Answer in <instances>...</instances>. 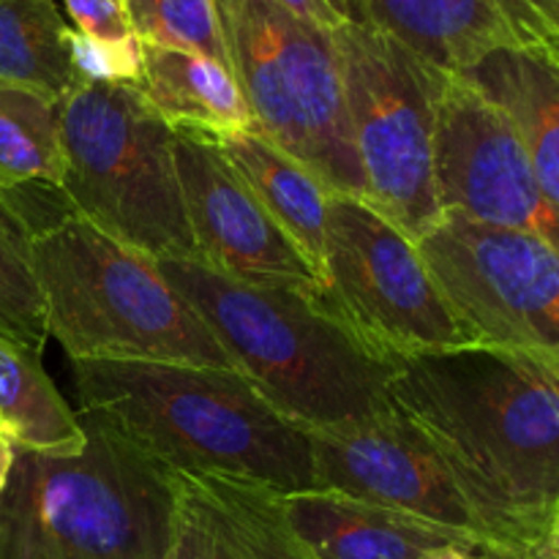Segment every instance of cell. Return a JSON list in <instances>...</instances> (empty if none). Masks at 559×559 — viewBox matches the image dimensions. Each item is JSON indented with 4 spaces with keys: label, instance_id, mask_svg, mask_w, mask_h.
<instances>
[{
    "label": "cell",
    "instance_id": "obj_1",
    "mask_svg": "<svg viewBox=\"0 0 559 559\" xmlns=\"http://www.w3.org/2000/svg\"><path fill=\"white\" fill-rule=\"evenodd\" d=\"M388 407L440 456L486 555L546 549L559 506V380L491 347L393 360Z\"/></svg>",
    "mask_w": 559,
    "mask_h": 559
},
{
    "label": "cell",
    "instance_id": "obj_2",
    "mask_svg": "<svg viewBox=\"0 0 559 559\" xmlns=\"http://www.w3.org/2000/svg\"><path fill=\"white\" fill-rule=\"evenodd\" d=\"M80 413L178 473L227 475L282 495L314 491L309 431L235 369L71 360Z\"/></svg>",
    "mask_w": 559,
    "mask_h": 559
},
{
    "label": "cell",
    "instance_id": "obj_3",
    "mask_svg": "<svg viewBox=\"0 0 559 559\" xmlns=\"http://www.w3.org/2000/svg\"><path fill=\"white\" fill-rule=\"evenodd\" d=\"M233 369L287 420L309 429L388 409L393 360L360 342L328 306L293 289L254 287L202 262H158Z\"/></svg>",
    "mask_w": 559,
    "mask_h": 559
},
{
    "label": "cell",
    "instance_id": "obj_4",
    "mask_svg": "<svg viewBox=\"0 0 559 559\" xmlns=\"http://www.w3.org/2000/svg\"><path fill=\"white\" fill-rule=\"evenodd\" d=\"M74 456L14 445L0 495V559H162L175 516L169 469L82 415Z\"/></svg>",
    "mask_w": 559,
    "mask_h": 559
},
{
    "label": "cell",
    "instance_id": "obj_5",
    "mask_svg": "<svg viewBox=\"0 0 559 559\" xmlns=\"http://www.w3.org/2000/svg\"><path fill=\"white\" fill-rule=\"evenodd\" d=\"M49 336L71 360H153L233 369L158 262L71 211L33 235Z\"/></svg>",
    "mask_w": 559,
    "mask_h": 559
},
{
    "label": "cell",
    "instance_id": "obj_6",
    "mask_svg": "<svg viewBox=\"0 0 559 559\" xmlns=\"http://www.w3.org/2000/svg\"><path fill=\"white\" fill-rule=\"evenodd\" d=\"M63 189L82 218L164 262H200L173 153V126L134 82L76 85L60 98Z\"/></svg>",
    "mask_w": 559,
    "mask_h": 559
},
{
    "label": "cell",
    "instance_id": "obj_7",
    "mask_svg": "<svg viewBox=\"0 0 559 559\" xmlns=\"http://www.w3.org/2000/svg\"><path fill=\"white\" fill-rule=\"evenodd\" d=\"M227 63L262 136L333 194L364 200L333 36L276 0H213Z\"/></svg>",
    "mask_w": 559,
    "mask_h": 559
},
{
    "label": "cell",
    "instance_id": "obj_8",
    "mask_svg": "<svg viewBox=\"0 0 559 559\" xmlns=\"http://www.w3.org/2000/svg\"><path fill=\"white\" fill-rule=\"evenodd\" d=\"M331 36L364 202L418 243L445 218L435 186V126L451 71L358 22Z\"/></svg>",
    "mask_w": 559,
    "mask_h": 559
},
{
    "label": "cell",
    "instance_id": "obj_9",
    "mask_svg": "<svg viewBox=\"0 0 559 559\" xmlns=\"http://www.w3.org/2000/svg\"><path fill=\"white\" fill-rule=\"evenodd\" d=\"M320 276L328 309L388 360L475 347L418 243L364 200L328 202Z\"/></svg>",
    "mask_w": 559,
    "mask_h": 559
},
{
    "label": "cell",
    "instance_id": "obj_10",
    "mask_svg": "<svg viewBox=\"0 0 559 559\" xmlns=\"http://www.w3.org/2000/svg\"><path fill=\"white\" fill-rule=\"evenodd\" d=\"M418 251L478 347L522 355L559 380V251L459 216L442 218Z\"/></svg>",
    "mask_w": 559,
    "mask_h": 559
},
{
    "label": "cell",
    "instance_id": "obj_11",
    "mask_svg": "<svg viewBox=\"0 0 559 559\" xmlns=\"http://www.w3.org/2000/svg\"><path fill=\"white\" fill-rule=\"evenodd\" d=\"M435 186L442 216L535 235L559 251V211L516 126L464 74L445 76L437 104Z\"/></svg>",
    "mask_w": 559,
    "mask_h": 559
},
{
    "label": "cell",
    "instance_id": "obj_12",
    "mask_svg": "<svg viewBox=\"0 0 559 559\" xmlns=\"http://www.w3.org/2000/svg\"><path fill=\"white\" fill-rule=\"evenodd\" d=\"M173 153L202 265L235 282L293 289L325 306L320 273L224 158L216 136L173 129Z\"/></svg>",
    "mask_w": 559,
    "mask_h": 559
},
{
    "label": "cell",
    "instance_id": "obj_13",
    "mask_svg": "<svg viewBox=\"0 0 559 559\" xmlns=\"http://www.w3.org/2000/svg\"><path fill=\"white\" fill-rule=\"evenodd\" d=\"M320 491L358 497L440 524L486 551L480 524L429 442L391 407L347 424L309 429Z\"/></svg>",
    "mask_w": 559,
    "mask_h": 559
},
{
    "label": "cell",
    "instance_id": "obj_14",
    "mask_svg": "<svg viewBox=\"0 0 559 559\" xmlns=\"http://www.w3.org/2000/svg\"><path fill=\"white\" fill-rule=\"evenodd\" d=\"M347 9L353 22L451 74L502 49H559L551 0H347Z\"/></svg>",
    "mask_w": 559,
    "mask_h": 559
},
{
    "label": "cell",
    "instance_id": "obj_15",
    "mask_svg": "<svg viewBox=\"0 0 559 559\" xmlns=\"http://www.w3.org/2000/svg\"><path fill=\"white\" fill-rule=\"evenodd\" d=\"M175 516L162 559H314L284 516V495L227 475L169 469Z\"/></svg>",
    "mask_w": 559,
    "mask_h": 559
},
{
    "label": "cell",
    "instance_id": "obj_16",
    "mask_svg": "<svg viewBox=\"0 0 559 559\" xmlns=\"http://www.w3.org/2000/svg\"><path fill=\"white\" fill-rule=\"evenodd\" d=\"M284 516L314 559H424L445 546L480 551L440 524L336 491L284 495Z\"/></svg>",
    "mask_w": 559,
    "mask_h": 559
},
{
    "label": "cell",
    "instance_id": "obj_17",
    "mask_svg": "<svg viewBox=\"0 0 559 559\" xmlns=\"http://www.w3.org/2000/svg\"><path fill=\"white\" fill-rule=\"evenodd\" d=\"M464 76L513 120L546 197L559 211V49H502Z\"/></svg>",
    "mask_w": 559,
    "mask_h": 559
},
{
    "label": "cell",
    "instance_id": "obj_18",
    "mask_svg": "<svg viewBox=\"0 0 559 559\" xmlns=\"http://www.w3.org/2000/svg\"><path fill=\"white\" fill-rule=\"evenodd\" d=\"M136 85L173 129H194L211 136L257 131L233 71L205 55L142 41Z\"/></svg>",
    "mask_w": 559,
    "mask_h": 559
},
{
    "label": "cell",
    "instance_id": "obj_19",
    "mask_svg": "<svg viewBox=\"0 0 559 559\" xmlns=\"http://www.w3.org/2000/svg\"><path fill=\"white\" fill-rule=\"evenodd\" d=\"M216 142L224 158L271 213L273 222L293 238V243L320 273L325 257L328 202L333 191L309 167L273 145L260 131L224 134L216 136Z\"/></svg>",
    "mask_w": 559,
    "mask_h": 559
},
{
    "label": "cell",
    "instance_id": "obj_20",
    "mask_svg": "<svg viewBox=\"0 0 559 559\" xmlns=\"http://www.w3.org/2000/svg\"><path fill=\"white\" fill-rule=\"evenodd\" d=\"M0 418L14 445L74 456L87 435L41 366V355L0 336Z\"/></svg>",
    "mask_w": 559,
    "mask_h": 559
},
{
    "label": "cell",
    "instance_id": "obj_21",
    "mask_svg": "<svg viewBox=\"0 0 559 559\" xmlns=\"http://www.w3.org/2000/svg\"><path fill=\"white\" fill-rule=\"evenodd\" d=\"M60 98L0 80V191L63 180Z\"/></svg>",
    "mask_w": 559,
    "mask_h": 559
},
{
    "label": "cell",
    "instance_id": "obj_22",
    "mask_svg": "<svg viewBox=\"0 0 559 559\" xmlns=\"http://www.w3.org/2000/svg\"><path fill=\"white\" fill-rule=\"evenodd\" d=\"M66 31L55 0H0V80L38 87L55 98L74 91Z\"/></svg>",
    "mask_w": 559,
    "mask_h": 559
},
{
    "label": "cell",
    "instance_id": "obj_23",
    "mask_svg": "<svg viewBox=\"0 0 559 559\" xmlns=\"http://www.w3.org/2000/svg\"><path fill=\"white\" fill-rule=\"evenodd\" d=\"M33 224L14 191H0V336L41 355L47 311L33 265Z\"/></svg>",
    "mask_w": 559,
    "mask_h": 559
},
{
    "label": "cell",
    "instance_id": "obj_24",
    "mask_svg": "<svg viewBox=\"0 0 559 559\" xmlns=\"http://www.w3.org/2000/svg\"><path fill=\"white\" fill-rule=\"evenodd\" d=\"M126 5L140 41L205 55L229 69L213 0H126Z\"/></svg>",
    "mask_w": 559,
    "mask_h": 559
},
{
    "label": "cell",
    "instance_id": "obj_25",
    "mask_svg": "<svg viewBox=\"0 0 559 559\" xmlns=\"http://www.w3.org/2000/svg\"><path fill=\"white\" fill-rule=\"evenodd\" d=\"M66 49L69 63L74 71L76 85H93V82H140L142 74V41L126 38V41H96L82 36L80 31H66Z\"/></svg>",
    "mask_w": 559,
    "mask_h": 559
},
{
    "label": "cell",
    "instance_id": "obj_26",
    "mask_svg": "<svg viewBox=\"0 0 559 559\" xmlns=\"http://www.w3.org/2000/svg\"><path fill=\"white\" fill-rule=\"evenodd\" d=\"M74 31L96 41H126L134 38L126 0H63Z\"/></svg>",
    "mask_w": 559,
    "mask_h": 559
},
{
    "label": "cell",
    "instance_id": "obj_27",
    "mask_svg": "<svg viewBox=\"0 0 559 559\" xmlns=\"http://www.w3.org/2000/svg\"><path fill=\"white\" fill-rule=\"evenodd\" d=\"M287 11H293L300 20L311 22V25L322 27V31L333 33L353 22L347 9V0H276Z\"/></svg>",
    "mask_w": 559,
    "mask_h": 559
},
{
    "label": "cell",
    "instance_id": "obj_28",
    "mask_svg": "<svg viewBox=\"0 0 559 559\" xmlns=\"http://www.w3.org/2000/svg\"><path fill=\"white\" fill-rule=\"evenodd\" d=\"M11 467H14V442L5 435H0V495H3L5 484H9Z\"/></svg>",
    "mask_w": 559,
    "mask_h": 559
},
{
    "label": "cell",
    "instance_id": "obj_29",
    "mask_svg": "<svg viewBox=\"0 0 559 559\" xmlns=\"http://www.w3.org/2000/svg\"><path fill=\"white\" fill-rule=\"evenodd\" d=\"M424 559H495L486 551H475V549H462V546H445V549H437L431 555H426Z\"/></svg>",
    "mask_w": 559,
    "mask_h": 559
},
{
    "label": "cell",
    "instance_id": "obj_30",
    "mask_svg": "<svg viewBox=\"0 0 559 559\" xmlns=\"http://www.w3.org/2000/svg\"><path fill=\"white\" fill-rule=\"evenodd\" d=\"M546 551H549L555 559H559V506L555 513V522H551V533H549V544H546Z\"/></svg>",
    "mask_w": 559,
    "mask_h": 559
},
{
    "label": "cell",
    "instance_id": "obj_31",
    "mask_svg": "<svg viewBox=\"0 0 559 559\" xmlns=\"http://www.w3.org/2000/svg\"><path fill=\"white\" fill-rule=\"evenodd\" d=\"M495 559H555L546 549L533 551V555H491Z\"/></svg>",
    "mask_w": 559,
    "mask_h": 559
},
{
    "label": "cell",
    "instance_id": "obj_32",
    "mask_svg": "<svg viewBox=\"0 0 559 559\" xmlns=\"http://www.w3.org/2000/svg\"><path fill=\"white\" fill-rule=\"evenodd\" d=\"M0 435H5V424H3V418H0ZM9 437V435H5Z\"/></svg>",
    "mask_w": 559,
    "mask_h": 559
},
{
    "label": "cell",
    "instance_id": "obj_33",
    "mask_svg": "<svg viewBox=\"0 0 559 559\" xmlns=\"http://www.w3.org/2000/svg\"><path fill=\"white\" fill-rule=\"evenodd\" d=\"M551 5H555V9H557V14H559V0H551Z\"/></svg>",
    "mask_w": 559,
    "mask_h": 559
}]
</instances>
